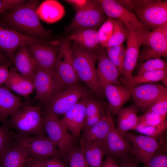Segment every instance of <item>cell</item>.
I'll use <instances>...</instances> for the list:
<instances>
[{"label": "cell", "mask_w": 167, "mask_h": 167, "mask_svg": "<svg viewBox=\"0 0 167 167\" xmlns=\"http://www.w3.org/2000/svg\"><path fill=\"white\" fill-rule=\"evenodd\" d=\"M40 1L27 0L12 11L2 15V22L25 36L46 41H54L50 30L41 24L36 10Z\"/></svg>", "instance_id": "6da1fadb"}, {"label": "cell", "mask_w": 167, "mask_h": 167, "mask_svg": "<svg viewBox=\"0 0 167 167\" xmlns=\"http://www.w3.org/2000/svg\"><path fill=\"white\" fill-rule=\"evenodd\" d=\"M123 6L152 31L167 24V1L125 0Z\"/></svg>", "instance_id": "7a4b0ae2"}, {"label": "cell", "mask_w": 167, "mask_h": 167, "mask_svg": "<svg viewBox=\"0 0 167 167\" xmlns=\"http://www.w3.org/2000/svg\"><path fill=\"white\" fill-rule=\"evenodd\" d=\"M70 44L73 65L78 79L97 96H100L103 92L100 87L96 75V52L81 49L70 41Z\"/></svg>", "instance_id": "3957f363"}, {"label": "cell", "mask_w": 167, "mask_h": 167, "mask_svg": "<svg viewBox=\"0 0 167 167\" xmlns=\"http://www.w3.org/2000/svg\"><path fill=\"white\" fill-rule=\"evenodd\" d=\"M8 123L18 134L44 135L43 118L40 105L24 106L11 116Z\"/></svg>", "instance_id": "277c9868"}, {"label": "cell", "mask_w": 167, "mask_h": 167, "mask_svg": "<svg viewBox=\"0 0 167 167\" xmlns=\"http://www.w3.org/2000/svg\"><path fill=\"white\" fill-rule=\"evenodd\" d=\"M89 97L87 90L77 85L66 88L54 94L45 104V111L59 117L64 115L81 100Z\"/></svg>", "instance_id": "5b68a950"}, {"label": "cell", "mask_w": 167, "mask_h": 167, "mask_svg": "<svg viewBox=\"0 0 167 167\" xmlns=\"http://www.w3.org/2000/svg\"><path fill=\"white\" fill-rule=\"evenodd\" d=\"M43 118L44 129L47 137L66 158L67 153L74 146L75 138L69 133L58 117L45 111Z\"/></svg>", "instance_id": "8992f818"}, {"label": "cell", "mask_w": 167, "mask_h": 167, "mask_svg": "<svg viewBox=\"0 0 167 167\" xmlns=\"http://www.w3.org/2000/svg\"><path fill=\"white\" fill-rule=\"evenodd\" d=\"M14 140L24 147L30 157L40 161L62 155L56 146L47 136L45 135L18 134H15Z\"/></svg>", "instance_id": "52a82bcc"}, {"label": "cell", "mask_w": 167, "mask_h": 167, "mask_svg": "<svg viewBox=\"0 0 167 167\" xmlns=\"http://www.w3.org/2000/svg\"><path fill=\"white\" fill-rule=\"evenodd\" d=\"M107 19L97 0H89L85 7L76 12L73 19L65 29L70 33L81 28L97 30Z\"/></svg>", "instance_id": "ba28073f"}, {"label": "cell", "mask_w": 167, "mask_h": 167, "mask_svg": "<svg viewBox=\"0 0 167 167\" xmlns=\"http://www.w3.org/2000/svg\"><path fill=\"white\" fill-rule=\"evenodd\" d=\"M125 137L131 143L132 149L131 154L139 163L147 167L149 162L156 151L160 147L167 145L165 133L157 137L138 135L129 131Z\"/></svg>", "instance_id": "9c48e42d"}, {"label": "cell", "mask_w": 167, "mask_h": 167, "mask_svg": "<svg viewBox=\"0 0 167 167\" xmlns=\"http://www.w3.org/2000/svg\"><path fill=\"white\" fill-rule=\"evenodd\" d=\"M27 46L36 67L55 72L59 46L58 40L46 41L38 39Z\"/></svg>", "instance_id": "30bf717a"}, {"label": "cell", "mask_w": 167, "mask_h": 167, "mask_svg": "<svg viewBox=\"0 0 167 167\" xmlns=\"http://www.w3.org/2000/svg\"><path fill=\"white\" fill-rule=\"evenodd\" d=\"M32 81L36 91L34 99L41 104L45 105L54 94L66 88L55 72L37 67Z\"/></svg>", "instance_id": "8fae6325"}, {"label": "cell", "mask_w": 167, "mask_h": 167, "mask_svg": "<svg viewBox=\"0 0 167 167\" xmlns=\"http://www.w3.org/2000/svg\"><path fill=\"white\" fill-rule=\"evenodd\" d=\"M58 40L59 46L55 66L56 74L66 88L78 85L79 80L73 65L69 37Z\"/></svg>", "instance_id": "7c38bea8"}, {"label": "cell", "mask_w": 167, "mask_h": 167, "mask_svg": "<svg viewBox=\"0 0 167 167\" xmlns=\"http://www.w3.org/2000/svg\"><path fill=\"white\" fill-rule=\"evenodd\" d=\"M139 51L138 60L167 57V24L150 31Z\"/></svg>", "instance_id": "4fadbf2b"}, {"label": "cell", "mask_w": 167, "mask_h": 167, "mask_svg": "<svg viewBox=\"0 0 167 167\" xmlns=\"http://www.w3.org/2000/svg\"><path fill=\"white\" fill-rule=\"evenodd\" d=\"M127 30L128 36L126 39L127 46L122 74L123 77L125 78L132 76L133 72L138 61L140 48L143 45L151 31L146 28Z\"/></svg>", "instance_id": "5bb4252c"}, {"label": "cell", "mask_w": 167, "mask_h": 167, "mask_svg": "<svg viewBox=\"0 0 167 167\" xmlns=\"http://www.w3.org/2000/svg\"><path fill=\"white\" fill-rule=\"evenodd\" d=\"M97 1L108 18L120 21L128 29L134 30L146 28L135 14L123 6L117 0Z\"/></svg>", "instance_id": "9a60e30c"}, {"label": "cell", "mask_w": 167, "mask_h": 167, "mask_svg": "<svg viewBox=\"0 0 167 167\" xmlns=\"http://www.w3.org/2000/svg\"><path fill=\"white\" fill-rule=\"evenodd\" d=\"M130 89L138 108L146 111L160 97L167 93V88L157 82L137 85Z\"/></svg>", "instance_id": "2e32d148"}, {"label": "cell", "mask_w": 167, "mask_h": 167, "mask_svg": "<svg viewBox=\"0 0 167 167\" xmlns=\"http://www.w3.org/2000/svg\"><path fill=\"white\" fill-rule=\"evenodd\" d=\"M17 32L0 20V49L11 59L21 46L37 41Z\"/></svg>", "instance_id": "e0dca14e"}, {"label": "cell", "mask_w": 167, "mask_h": 167, "mask_svg": "<svg viewBox=\"0 0 167 167\" xmlns=\"http://www.w3.org/2000/svg\"><path fill=\"white\" fill-rule=\"evenodd\" d=\"M96 53L97 61L96 75L100 87L102 91L108 84L120 85L119 76L121 74L108 57L105 48L100 46Z\"/></svg>", "instance_id": "ac0fdd59"}, {"label": "cell", "mask_w": 167, "mask_h": 167, "mask_svg": "<svg viewBox=\"0 0 167 167\" xmlns=\"http://www.w3.org/2000/svg\"><path fill=\"white\" fill-rule=\"evenodd\" d=\"M105 156L118 159L131 154L132 148L130 142L121 135L116 127L109 133L103 141Z\"/></svg>", "instance_id": "d6986e66"}, {"label": "cell", "mask_w": 167, "mask_h": 167, "mask_svg": "<svg viewBox=\"0 0 167 167\" xmlns=\"http://www.w3.org/2000/svg\"><path fill=\"white\" fill-rule=\"evenodd\" d=\"M89 97L80 100L68 110L61 119L68 131L75 138L80 135L85 120V107Z\"/></svg>", "instance_id": "ffe728a7"}, {"label": "cell", "mask_w": 167, "mask_h": 167, "mask_svg": "<svg viewBox=\"0 0 167 167\" xmlns=\"http://www.w3.org/2000/svg\"><path fill=\"white\" fill-rule=\"evenodd\" d=\"M103 91L108 100L111 113L113 116L117 115L131 96L130 89L121 85H107Z\"/></svg>", "instance_id": "44dd1931"}, {"label": "cell", "mask_w": 167, "mask_h": 167, "mask_svg": "<svg viewBox=\"0 0 167 167\" xmlns=\"http://www.w3.org/2000/svg\"><path fill=\"white\" fill-rule=\"evenodd\" d=\"M30 155L25 148L14 140L0 156V167H25Z\"/></svg>", "instance_id": "7402d4cb"}, {"label": "cell", "mask_w": 167, "mask_h": 167, "mask_svg": "<svg viewBox=\"0 0 167 167\" xmlns=\"http://www.w3.org/2000/svg\"><path fill=\"white\" fill-rule=\"evenodd\" d=\"M115 127L110 111L107 107L105 115L88 129L83 131L81 137L86 140L103 141Z\"/></svg>", "instance_id": "603a6c76"}, {"label": "cell", "mask_w": 167, "mask_h": 167, "mask_svg": "<svg viewBox=\"0 0 167 167\" xmlns=\"http://www.w3.org/2000/svg\"><path fill=\"white\" fill-rule=\"evenodd\" d=\"M11 66L4 84L17 94L24 97L28 96L34 90L32 80L20 73L15 67Z\"/></svg>", "instance_id": "cb8c5ba5"}, {"label": "cell", "mask_w": 167, "mask_h": 167, "mask_svg": "<svg viewBox=\"0 0 167 167\" xmlns=\"http://www.w3.org/2000/svg\"><path fill=\"white\" fill-rule=\"evenodd\" d=\"M68 37L70 41L83 49L96 52L101 46L96 29H78L71 33Z\"/></svg>", "instance_id": "d4e9b609"}, {"label": "cell", "mask_w": 167, "mask_h": 167, "mask_svg": "<svg viewBox=\"0 0 167 167\" xmlns=\"http://www.w3.org/2000/svg\"><path fill=\"white\" fill-rule=\"evenodd\" d=\"M25 106L20 98L13 94L6 87L0 86V122H6L19 109Z\"/></svg>", "instance_id": "484cf974"}, {"label": "cell", "mask_w": 167, "mask_h": 167, "mask_svg": "<svg viewBox=\"0 0 167 167\" xmlns=\"http://www.w3.org/2000/svg\"><path fill=\"white\" fill-rule=\"evenodd\" d=\"M80 148L89 167H101L105 156L103 141L85 140L80 137Z\"/></svg>", "instance_id": "4316f807"}, {"label": "cell", "mask_w": 167, "mask_h": 167, "mask_svg": "<svg viewBox=\"0 0 167 167\" xmlns=\"http://www.w3.org/2000/svg\"><path fill=\"white\" fill-rule=\"evenodd\" d=\"M11 61L19 72L32 80L36 67L27 45L20 47L13 55Z\"/></svg>", "instance_id": "83f0119b"}, {"label": "cell", "mask_w": 167, "mask_h": 167, "mask_svg": "<svg viewBox=\"0 0 167 167\" xmlns=\"http://www.w3.org/2000/svg\"><path fill=\"white\" fill-rule=\"evenodd\" d=\"M120 83L130 89L135 86L149 83L162 81L167 86V70L146 71L127 78H120Z\"/></svg>", "instance_id": "f1b7e54d"}, {"label": "cell", "mask_w": 167, "mask_h": 167, "mask_svg": "<svg viewBox=\"0 0 167 167\" xmlns=\"http://www.w3.org/2000/svg\"><path fill=\"white\" fill-rule=\"evenodd\" d=\"M40 19L49 23L60 20L65 14L63 6L58 1L47 0L41 3L36 10Z\"/></svg>", "instance_id": "f546056e"}, {"label": "cell", "mask_w": 167, "mask_h": 167, "mask_svg": "<svg viewBox=\"0 0 167 167\" xmlns=\"http://www.w3.org/2000/svg\"><path fill=\"white\" fill-rule=\"evenodd\" d=\"M138 107L135 103L123 108L118 113V125L116 129L119 133L125 137L129 130H135L139 122L137 116Z\"/></svg>", "instance_id": "4dcf8cb0"}, {"label": "cell", "mask_w": 167, "mask_h": 167, "mask_svg": "<svg viewBox=\"0 0 167 167\" xmlns=\"http://www.w3.org/2000/svg\"><path fill=\"white\" fill-rule=\"evenodd\" d=\"M106 107L99 100L88 97L86 106L85 118L82 129H88L106 113Z\"/></svg>", "instance_id": "1f68e13d"}, {"label": "cell", "mask_w": 167, "mask_h": 167, "mask_svg": "<svg viewBox=\"0 0 167 167\" xmlns=\"http://www.w3.org/2000/svg\"><path fill=\"white\" fill-rule=\"evenodd\" d=\"M112 19L114 26L113 32L106 49L122 45L128 36V30L124 25L117 20Z\"/></svg>", "instance_id": "d6a6232c"}, {"label": "cell", "mask_w": 167, "mask_h": 167, "mask_svg": "<svg viewBox=\"0 0 167 167\" xmlns=\"http://www.w3.org/2000/svg\"><path fill=\"white\" fill-rule=\"evenodd\" d=\"M112 19L108 18L100 26L97 31L99 41L101 46L106 48L111 37L113 30Z\"/></svg>", "instance_id": "836d02e7"}, {"label": "cell", "mask_w": 167, "mask_h": 167, "mask_svg": "<svg viewBox=\"0 0 167 167\" xmlns=\"http://www.w3.org/2000/svg\"><path fill=\"white\" fill-rule=\"evenodd\" d=\"M167 129V121L165 119L162 123L156 126H143L137 125L134 130L143 135L157 137L165 133Z\"/></svg>", "instance_id": "e575fe53"}, {"label": "cell", "mask_w": 167, "mask_h": 167, "mask_svg": "<svg viewBox=\"0 0 167 167\" xmlns=\"http://www.w3.org/2000/svg\"><path fill=\"white\" fill-rule=\"evenodd\" d=\"M66 158L70 167H87L88 165L80 148L74 146L67 153Z\"/></svg>", "instance_id": "d590c367"}, {"label": "cell", "mask_w": 167, "mask_h": 167, "mask_svg": "<svg viewBox=\"0 0 167 167\" xmlns=\"http://www.w3.org/2000/svg\"><path fill=\"white\" fill-rule=\"evenodd\" d=\"M10 127L6 122L0 126V156L12 143L15 135Z\"/></svg>", "instance_id": "8d00e7d4"}, {"label": "cell", "mask_w": 167, "mask_h": 167, "mask_svg": "<svg viewBox=\"0 0 167 167\" xmlns=\"http://www.w3.org/2000/svg\"><path fill=\"white\" fill-rule=\"evenodd\" d=\"M167 70L166 62L160 58H152L144 61L140 66L137 74L149 71Z\"/></svg>", "instance_id": "74e56055"}, {"label": "cell", "mask_w": 167, "mask_h": 167, "mask_svg": "<svg viewBox=\"0 0 167 167\" xmlns=\"http://www.w3.org/2000/svg\"><path fill=\"white\" fill-rule=\"evenodd\" d=\"M166 116L146 111L143 115L138 116L139 122L137 125L143 126H156L166 119Z\"/></svg>", "instance_id": "f35d334b"}, {"label": "cell", "mask_w": 167, "mask_h": 167, "mask_svg": "<svg viewBox=\"0 0 167 167\" xmlns=\"http://www.w3.org/2000/svg\"><path fill=\"white\" fill-rule=\"evenodd\" d=\"M167 145L159 148L150 159L147 167H167Z\"/></svg>", "instance_id": "ab89813d"}, {"label": "cell", "mask_w": 167, "mask_h": 167, "mask_svg": "<svg viewBox=\"0 0 167 167\" xmlns=\"http://www.w3.org/2000/svg\"><path fill=\"white\" fill-rule=\"evenodd\" d=\"M147 111L166 116L167 113V93L160 97L152 105Z\"/></svg>", "instance_id": "60d3db41"}, {"label": "cell", "mask_w": 167, "mask_h": 167, "mask_svg": "<svg viewBox=\"0 0 167 167\" xmlns=\"http://www.w3.org/2000/svg\"><path fill=\"white\" fill-rule=\"evenodd\" d=\"M123 46L122 45H121L105 49L108 57L122 74H123V70L120 62L119 55Z\"/></svg>", "instance_id": "b9f144b4"}, {"label": "cell", "mask_w": 167, "mask_h": 167, "mask_svg": "<svg viewBox=\"0 0 167 167\" xmlns=\"http://www.w3.org/2000/svg\"><path fill=\"white\" fill-rule=\"evenodd\" d=\"M25 0H0V13L2 15L9 13L22 4Z\"/></svg>", "instance_id": "7bdbcfd3"}, {"label": "cell", "mask_w": 167, "mask_h": 167, "mask_svg": "<svg viewBox=\"0 0 167 167\" xmlns=\"http://www.w3.org/2000/svg\"><path fill=\"white\" fill-rule=\"evenodd\" d=\"M116 159L120 167H139L138 165L139 162L131 154Z\"/></svg>", "instance_id": "ee69618b"}, {"label": "cell", "mask_w": 167, "mask_h": 167, "mask_svg": "<svg viewBox=\"0 0 167 167\" xmlns=\"http://www.w3.org/2000/svg\"><path fill=\"white\" fill-rule=\"evenodd\" d=\"M43 167H66L58 156L42 161Z\"/></svg>", "instance_id": "f6af8a7d"}, {"label": "cell", "mask_w": 167, "mask_h": 167, "mask_svg": "<svg viewBox=\"0 0 167 167\" xmlns=\"http://www.w3.org/2000/svg\"><path fill=\"white\" fill-rule=\"evenodd\" d=\"M64 1L71 5L76 12L85 7L89 0H65Z\"/></svg>", "instance_id": "bcb514c9"}, {"label": "cell", "mask_w": 167, "mask_h": 167, "mask_svg": "<svg viewBox=\"0 0 167 167\" xmlns=\"http://www.w3.org/2000/svg\"><path fill=\"white\" fill-rule=\"evenodd\" d=\"M12 63L11 61L7 64L0 65V86L6 81Z\"/></svg>", "instance_id": "7dc6e473"}, {"label": "cell", "mask_w": 167, "mask_h": 167, "mask_svg": "<svg viewBox=\"0 0 167 167\" xmlns=\"http://www.w3.org/2000/svg\"><path fill=\"white\" fill-rule=\"evenodd\" d=\"M101 167H120L115 159L110 156H107Z\"/></svg>", "instance_id": "c3c4849f"}, {"label": "cell", "mask_w": 167, "mask_h": 167, "mask_svg": "<svg viewBox=\"0 0 167 167\" xmlns=\"http://www.w3.org/2000/svg\"><path fill=\"white\" fill-rule=\"evenodd\" d=\"M25 167H43L42 161L30 157L27 161Z\"/></svg>", "instance_id": "681fc988"}, {"label": "cell", "mask_w": 167, "mask_h": 167, "mask_svg": "<svg viewBox=\"0 0 167 167\" xmlns=\"http://www.w3.org/2000/svg\"><path fill=\"white\" fill-rule=\"evenodd\" d=\"M11 62L8 57L0 49V65Z\"/></svg>", "instance_id": "f907efd6"}, {"label": "cell", "mask_w": 167, "mask_h": 167, "mask_svg": "<svg viewBox=\"0 0 167 167\" xmlns=\"http://www.w3.org/2000/svg\"><path fill=\"white\" fill-rule=\"evenodd\" d=\"M126 52V49L123 46L119 55L120 62L123 70V63L125 58Z\"/></svg>", "instance_id": "816d5d0a"}, {"label": "cell", "mask_w": 167, "mask_h": 167, "mask_svg": "<svg viewBox=\"0 0 167 167\" xmlns=\"http://www.w3.org/2000/svg\"><path fill=\"white\" fill-rule=\"evenodd\" d=\"M87 167H89L88 166Z\"/></svg>", "instance_id": "f5cc1de1"}, {"label": "cell", "mask_w": 167, "mask_h": 167, "mask_svg": "<svg viewBox=\"0 0 167 167\" xmlns=\"http://www.w3.org/2000/svg\"></svg>", "instance_id": "db71d44e"}]
</instances>
